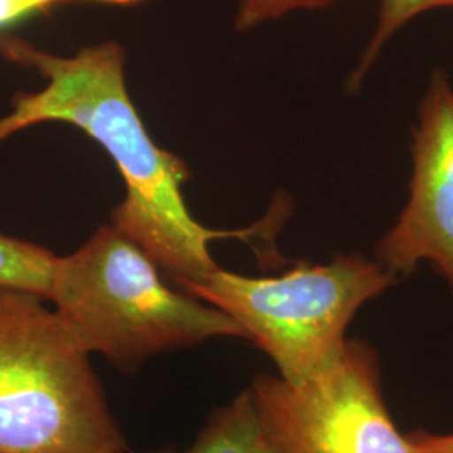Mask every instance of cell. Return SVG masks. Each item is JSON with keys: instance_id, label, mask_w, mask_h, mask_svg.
<instances>
[{"instance_id": "cell-1", "label": "cell", "mask_w": 453, "mask_h": 453, "mask_svg": "<svg viewBox=\"0 0 453 453\" xmlns=\"http://www.w3.org/2000/svg\"><path fill=\"white\" fill-rule=\"evenodd\" d=\"M0 56L44 80L39 91L14 96L11 113L0 118V143L19 131L54 121L93 138L110 155L127 187L111 224L177 284L200 282L219 269L211 252L215 241H259L262 260H280L274 243L286 219L280 207L242 230H215L190 213L183 194L190 180L188 166L157 145L146 130L127 86V52L119 42L103 41L59 56L24 37L2 34Z\"/></svg>"}, {"instance_id": "cell-2", "label": "cell", "mask_w": 453, "mask_h": 453, "mask_svg": "<svg viewBox=\"0 0 453 453\" xmlns=\"http://www.w3.org/2000/svg\"><path fill=\"white\" fill-rule=\"evenodd\" d=\"M160 267L110 222L58 257L49 301L82 349L125 372L150 357L242 338L224 311L168 288Z\"/></svg>"}, {"instance_id": "cell-3", "label": "cell", "mask_w": 453, "mask_h": 453, "mask_svg": "<svg viewBox=\"0 0 453 453\" xmlns=\"http://www.w3.org/2000/svg\"><path fill=\"white\" fill-rule=\"evenodd\" d=\"M46 299L0 288V453H125L89 355Z\"/></svg>"}, {"instance_id": "cell-4", "label": "cell", "mask_w": 453, "mask_h": 453, "mask_svg": "<svg viewBox=\"0 0 453 453\" xmlns=\"http://www.w3.org/2000/svg\"><path fill=\"white\" fill-rule=\"evenodd\" d=\"M398 282L378 260L349 252L269 277L219 267L179 288L224 311L271 357L279 378L299 385L340 359L357 311Z\"/></svg>"}, {"instance_id": "cell-5", "label": "cell", "mask_w": 453, "mask_h": 453, "mask_svg": "<svg viewBox=\"0 0 453 453\" xmlns=\"http://www.w3.org/2000/svg\"><path fill=\"white\" fill-rule=\"evenodd\" d=\"M262 430L284 453H411L389 415L381 368L366 341L304 383L257 374L250 385Z\"/></svg>"}, {"instance_id": "cell-6", "label": "cell", "mask_w": 453, "mask_h": 453, "mask_svg": "<svg viewBox=\"0 0 453 453\" xmlns=\"http://www.w3.org/2000/svg\"><path fill=\"white\" fill-rule=\"evenodd\" d=\"M410 153L405 207L376 243L374 259L398 280L428 262L453 291V86L441 69L421 97Z\"/></svg>"}, {"instance_id": "cell-7", "label": "cell", "mask_w": 453, "mask_h": 453, "mask_svg": "<svg viewBox=\"0 0 453 453\" xmlns=\"http://www.w3.org/2000/svg\"><path fill=\"white\" fill-rule=\"evenodd\" d=\"M262 434L254 393L249 387L228 405L215 410L194 443L181 453H254Z\"/></svg>"}, {"instance_id": "cell-8", "label": "cell", "mask_w": 453, "mask_h": 453, "mask_svg": "<svg viewBox=\"0 0 453 453\" xmlns=\"http://www.w3.org/2000/svg\"><path fill=\"white\" fill-rule=\"evenodd\" d=\"M58 256L46 247L0 234V288L49 301Z\"/></svg>"}, {"instance_id": "cell-9", "label": "cell", "mask_w": 453, "mask_h": 453, "mask_svg": "<svg viewBox=\"0 0 453 453\" xmlns=\"http://www.w3.org/2000/svg\"><path fill=\"white\" fill-rule=\"evenodd\" d=\"M438 9H453V0H380L376 26L355 69L348 78V91L355 93L361 89L380 56L396 34L402 33L415 19Z\"/></svg>"}, {"instance_id": "cell-10", "label": "cell", "mask_w": 453, "mask_h": 453, "mask_svg": "<svg viewBox=\"0 0 453 453\" xmlns=\"http://www.w3.org/2000/svg\"><path fill=\"white\" fill-rule=\"evenodd\" d=\"M338 0H235L234 27L239 33H250L297 12L329 9Z\"/></svg>"}, {"instance_id": "cell-11", "label": "cell", "mask_w": 453, "mask_h": 453, "mask_svg": "<svg viewBox=\"0 0 453 453\" xmlns=\"http://www.w3.org/2000/svg\"><path fill=\"white\" fill-rule=\"evenodd\" d=\"M93 2L106 5H133L142 0H0V31L24 22L31 17L49 14L65 4Z\"/></svg>"}, {"instance_id": "cell-12", "label": "cell", "mask_w": 453, "mask_h": 453, "mask_svg": "<svg viewBox=\"0 0 453 453\" xmlns=\"http://www.w3.org/2000/svg\"><path fill=\"white\" fill-rule=\"evenodd\" d=\"M411 453H453V434H428L413 432L408 435Z\"/></svg>"}, {"instance_id": "cell-13", "label": "cell", "mask_w": 453, "mask_h": 453, "mask_svg": "<svg viewBox=\"0 0 453 453\" xmlns=\"http://www.w3.org/2000/svg\"><path fill=\"white\" fill-rule=\"evenodd\" d=\"M254 453H284L277 445H274L265 434H262V437H260L259 443H257V447H256V450Z\"/></svg>"}, {"instance_id": "cell-14", "label": "cell", "mask_w": 453, "mask_h": 453, "mask_svg": "<svg viewBox=\"0 0 453 453\" xmlns=\"http://www.w3.org/2000/svg\"><path fill=\"white\" fill-rule=\"evenodd\" d=\"M125 453H133V452H125Z\"/></svg>"}]
</instances>
